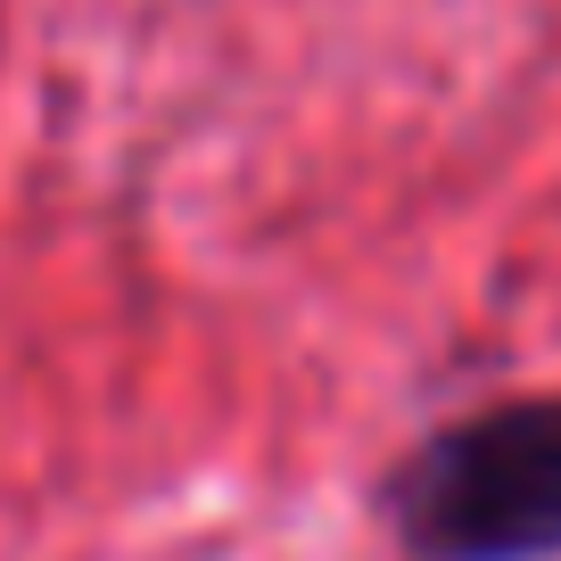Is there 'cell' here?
Returning <instances> with one entry per match:
<instances>
[{"label":"cell","instance_id":"6da1fadb","mask_svg":"<svg viewBox=\"0 0 561 561\" xmlns=\"http://www.w3.org/2000/svg\"><path fill=\"white\" fill-rule=\"evenodd\" d=\"M380 512L413 561H561V388L438 421Z\"/></svg>","mask_w":561,"mask_h":561}]
</instances>
